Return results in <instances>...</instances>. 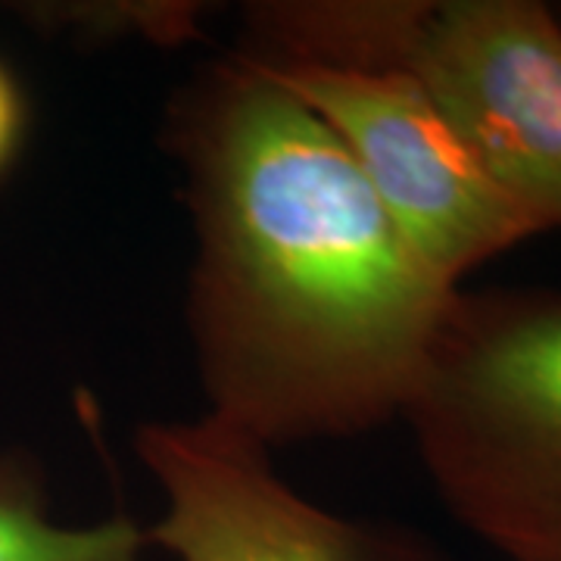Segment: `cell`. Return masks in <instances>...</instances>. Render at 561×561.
Masks as SVG:
<instances>
[{
	"mask_svg": "<svg viewBox=\"0 0 561 561\" xmlns=\"http://www.w3.org/2000/svg\"><path fill=\"white\" fill-rule=\"evenodd\" d=\"M184 321L209 419L265 449L402 419L461 287L412 250L334 131L250 54L179 91Z\"/></svg>",
	"mask_w": 561,
	"mask_h": 561,
	"instance_id": "6da1fadb",
	"label": "cell"
},
{
	"mask_svg": "<svg viewBox=\"0 0 561 561\" xmlns=\"http://www.w3.org/2000/svg\"><path fill=\"white\" fill-rule=\"evenodd\" d=\"M449 515L505 561H561V294H465L402 412Z\"/></svg>",
	"mask_w": 561,
	"mask_h": 561,
	"instance_id": "7a4b0ae2",
	"label": "cell"
},
{
	"mask_svg": "<svg viewBox=\"0 0 561 561\" xmlns=\"http://www.w3.org/2000/svg\"><path fill=\"white\" fill-rule=\"evenodd\" d=\"M250 57L334 131L402 238L443 280L459 287L468 272L540 234L405 69Z\"/></svg>",
	"mask_w": 561,
	"mask_h": 561,
	"instance_id": "3957f363",
	"label": "cell"
},
{
	"mask_svg": "<svg viewBox=\"0 0 561 561\" xmlns=\"http://www.w3.org/2000/svg\"><path fill=\"white\" fill-rule=\"evenodd\" d=\"M402 69L534 228H561L559 13L537 0L424 3Z\"/></svg>",
	"mask_w": 561,
	"mask_h": 561,
	"instance_id": "277c9868",
	"label": "cell"
},
{
	"mask_svg": "<svg viewBox=\"0 0 561 561\" xmlns=\"http://www.w3.org/2000/svg\"><path fill=\"white\" fill-rule=\"evenodd\" d=\"M162 490L150 549L175 561H440L415 537L350 522L280 481L272 449L201 415L135 434Z\"/></svg>",
	"mask_w": 561,
	"mask_h": 561,
	"instance_id": "5b68a950",
	"label": "cell"
},
{
	"mask_svg": "<svg viewBox=\"0 0 561 561\" xmlns=\"http://www.w3.org/2000/svg\"><path fill=\"white\" fill-rule=\"evenodd\" d=\"M0 561H153L147 534L128 515L60 524L47 515L32 474L0 461Z\"/></svg>",
	"mask_w": 561,
	"mask_h": 561,
	"instance_id": "8992f818",
	"label": "cell"
},
{
	"mask_svg": "<svg viewBox=\"0 0 561 561\" xmlns=\"http://www.w3.org/2000/svg\"><path fill=\"white\" fill-rule=\"evenodd\" d=\"M28 20L81 41L144 38L153 44H184L197 35L201 3H32Z\"/></svg>",
	"mask_w": 561,
	"mask_h": 561,
	"instance_id": "52a82bcc",
	"label": "cell"
},
{
	"mask_svg": "<svg viewBox=\"0 0 561 561\" xmlns=\"http://www.w3.org/2000/svg\"><path fill=\"white\" fill-rule=\"evenodd\" d=\"M22 125V103L20 91L10 79V72L0 66V169L13 157V147L20 140Z\"/></svg>",
	"mask_w": 561,
	"mask_h": 561,
	"instance_id": "ba28073f",
	"label": "cell"
},
{
	"mask_svg": "<svg viewBox=\"0 0 561 561\" xmlns=\"http://www.w3.org/2000/svg\"><path fill=\"white\" fill-rule=\"evenodd\" d=\"M559 20H561V10H559Z\"/></svg>",
	"mask_w": 561,
	"mask_h": 561,
	"instance_id": "9c48e42d",
	"label": "cell"
}]
</instances>
